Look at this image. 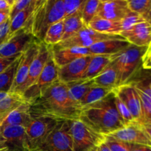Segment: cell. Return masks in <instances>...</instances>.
I'll return each instance as SVG.
<instances>
[{
  "mask_svg": "<svg viewBox=\"0 0 151 151\" xmlns=\"http://www.w3.org/2000/svg\"><path fill=\"white\" fill-rule=\"evenodd\" d=\"M40 2L41 0H32L30 4L26 8L19 12L10 20V30L7 39L20 29H27Z\"/></svg>",
  "mask_w": 151,
  "mask_h": 151,
  "instance_id": "obj_21",
  "label": "cell"
},
{
  "mask_svg": "<svg viewBox=\"0 0 151 151\" xmlns=\"http://www.w3.org/2000/svg\"><path fill=\"white\" fill-rule=\"evenodd\" d=\"M17 57L14 58H1L0 57V73L2 72L3 71L5 70L10 64L14 62V60H16Z\"/></svg>",
  "mask_w": 151,
  "mask_h": 151,
  "instance_id": "obj_41",
  "label": "cell"
},
{
  "mask_svg": "<svg viewBox=\"0 0 151 151\" xmlns=\"http://www.w3.org/2000/svg\"><path fill=\"white\" fill-rule=\"evenodd\" d=\"M98 151H111L110 150L107 145L103 142L100 145H98Z\"/></svg>",
  "mask_w": 151,
  "mask_h": 151,
  "instance_id": "obj_48",
  "label": "cell"
},
{
  "mask_svg": "<svg viewBox=\"0 0 151 151\" xmlns=\"http://www.w3.org/2000/svg\"><path fill=\"white\" fill-rule=\"evenodd\" d=\"M32 0H13L10 11V19L11 20L16 14L26 8Z\"/></svg>",
  "mask_w": 151,
  "mask_h": 151,
  "instance_id": "obj_39",
  "label": "cell"
},
{
  "mask_svg": "<svg viewBox=\"0 0 151 151\" xmlns=\"http://www.w3.org/2000/svg\"><path fill=\"white\" fill-rule=\"evenodd\" d=\"M81 109L69 98L66 84L58 81L29 103L32 118L45 116L58 121L79 119Z\"/></svg>",
  "mask_w": 151,
  "mask_h": 151,
  "instance_id": "obj_1",
  "label": "cell"
},
{
  "mask_svg": "<svg viewBox=\"0 0 151 151\" xmlns=\"http://www.w3.org/2000/svg\"><path fill=\"white\" fill-rule=\"evenodd\" d=\"M93 86L92 80H81L66 84L69 98L81 106V101Z\"/></svg>",
  "mask_w": 151,
  "mask_h": 151,
  "instance_id": "obj_28",
  "label": "cell"
},
{
  "mask_svg": "<svg viewBox=\"0 0 151 151\" xmlns=\"http://www.w3.org/2000/svg\"><path fill=\"white\" fill-rule=\"evenodd\" d=\"M32 119L29 113V103H25L10 112L4 118L0 128L7 125H19L27 128Z\"/></svg>",
  "mask_w": 151,
  "mask_h": 151,
  "instance_id": "obj_22",
  "label": "cell"
},
{
  "mask_svg": "<svg viewBox=\"0 0 151 151\" xmlns=\"http://www.w3.org/2000/svg\"><path fill=\"white\" fill-rule=\"evenodd\" d=\"M50 47L51 55L58 68L68 64L79 58L86 55H91L88 48L75 47H65V48Z\"/></svg>",
  "mask_w": 151,
  "mask_h": 151,
  "instance_id": "obj_19",
  "label": "cell"
},
{
  "mask_svg": "<svg viewBox=\"0 0 151 151\" xmlns=\"http://www.w3.org/2000/svg\"><path fill=\"white\" fill-rule=\"evenodd\" d=\"M142 17L145 22H148V23L151 25V7L149 9V10L147 12V13H145Z\"/></svg>",
  "mask_w": 151,
  "mask_h": 151,
  "instance_id": "obj_47",
  "label": "cell"
},
{
  "mask_svg": "<svg viewBox=\"0 0 151 151\" xmlns=\"http://www.w3.org/2000/svg\"><path fill=\"white\" fill-rule=\"evenodd\" d=\"M119 36H120L119 35H109V34L100 33V32L93 30L88 26H85L73 36L51 47L65 48V47H75L89 48L91 46L99 41L109 39V38H118Z\"/></svg>",
  "mask_w": 151,
  "mask_h": 151,
  "instance_id": "obj_9",
  "label": "cell"
},
{
  "mask_svg": "<svg viewBox=\"0 0 151 151\" xmlns=\"http://www.w3.org/2000/svg\"><path fill=\"white\" fill-rule=\"evenodd\" d=\"M50 47L46 45L44 43L41 42L40 44L38 54L31 63L26 80L24 82V83L16 90L15 92L22 95L24 91L27 89L29 86H31L36 81V80L38 79V77L42 72L44 66H45L46 63H47V60L50 57Z\"/></svg>",
  "mask_w": 151,
  "mask_h": 151,
  "instance_id": "obj_14",
  "label": "cell"
},
{
  "mask_svg": "<svg viewBox=\"0 0 151 151\" xmlns=\"http://www.w3.org/2000/svg\"><path fill=\"white\" fill-rule=\"evenodd\" d=\"M58 122L56 119L45 116L32 118L26 128L27 137L30 151H35L45 141Z\"/></svg>",
  "mask_w": 151,
  "mask_h": 151,
  "instance_id": "obj_8",
  "label": "cell"
},
{
  "mask_svg": "<svg viewBox=\"0 0 151 151\" xmlns=\"http://www.w3.org/2000/svg\"><path fill=\"white\" fill-rule=\"evenodd\" d=\"M85 26L82 20V11L65 18L63 19V34L61 41L73 36Z\"/></svg>",
  "mask_w": 151,
  "mask_h": 151,
  "instance_id": "obj_29",
  "label": "cell"
},
{
  "mask_svg": "<svg viewBox=\"0 0 151 151\" xmlns=\"http://www.w3.org/2000/svg\"><path fill=\"white\" fill-rule=\"evenodd\" d=\"M69 122L74 151H88L105 141V136L93 131L80 119Z\"/></svg>",
  "mask_w": 151,
  "mask_h": 151,
  "instance_id": "obj_5",
  "label": "cell"
},
{
  "mask_svg": "<svg viewBox=\"0 0 151 151\" xmlns=\"http://www.w3.org/2000/svg\"><path fill=\"white\" fill-rule=\"evenodd\" d=\"M114 55H93L83 80H91L99 75L117 56Z\"/></svg>",
  "mask_w": 151,
  "mask_h": 151,
  "instance_id": "obj_23",
  "label": "cell"
},
{
  "mask_svg": "<svg viewBox=\"0 0 151 151\" xmlns=\"http://www.w3.org/2000/svg\"><path fill=\"white\" fill-rule=\"evenodd\" d=\"M91 55L79 58L68 64L58 68V79L64 84L83 79Z\"/></svg>",
  "mask_w": 151,
  "mask_h": 151,
  "instance_id": "obj_13",
  "label": "cell"
},
{
  "mask_svg": "<svg viewBox=\"0 0 151 151\" xmlns=\"http://www.w3.org/2000/svg\"><path fill=\"white\" fill-rule=\"evenodd\" d=\"M25 103L27 102L23 96L18 93L0 92V115L7 116L10 112Z\"/></svg>",
  "mask_w": 151,
  "mask_h": 151,
  "instance_id": "obj_27",
  "label": "cell"
},
{
  "mask_svg": "<svg viewBox=\"0 0 151 151\" xmlns=\"http://www.w3.org/2000/svg\"><path fill=\"white\" fill-rule=\"evenodd\" d=\"M79 119L105 137L125 127L115 105L113 91L102 100L83 107Z\"/></svg>",
  "mask_w": 151,
  "mask_h": 151,
  "instance_id": "obj_2",
  "label": "cell"
},
{
  "mask_svg": "<svg viewBox=\"0 0 151 151\" xmlns=\"http://www.w3.org/2000/svg\"><path fill=\"white\" fill-rule=\"evenodd\" d=\"M64 18L63 0H41L26 30L43 42L48 28Z\"/></svg>",
  "mask_w": 151,
  "mask_h": 151,
  "instance_id": "obj_3",
  "label": "cell"
},
{
  "mask_svg": "<svg viewBox=\"0 0 151 151\" xmlns=\"http://www.w3.org/2000/svg\"><path fill=\"white\" fill-rule=\"evenodd\" d=\"M41 43V41L36 40L28 47V49L24 52L22 53V58L18 66L14 82H13L10 92H15L16 90L19 86H21L25 81L27 77L28 72H29L31 63L38 54Z\"/></svg>",
  "mask_w": 151,
  "mask_h": 151,
  "instance_id": "obj_17",
  "label": "cell"
},
{
  "mask_svg": "<svg viewBox=\"0 0 151 151\" xmlns=\"http://www.w3.org/2000/svg\"><path fill=\"white\" fill-rule=\"evenodd\" d=\"M6 117V116H4V115H0V127H1V123H2L3 120L4 119V118ZM1 142V141H0Z\"/></svg>",
  "mask_w": 151,
  "mask_h": 151,
  "instance_id": "obj_49",
  "label": "cell"
},
{
  "mask_svg": "<svg viewBox=\"0 0 151 151\" xmlns=\"http://www.w3.org/2000/svg\"><path fill=\"white\" fill-rule=\"evenodd\" d=\"M142 128L144 130L145 132L147 134V135L148 136V137L151 140V125L149 124H144V125H141Z\"/></svg>",
  "mask_w": 151,
  "mask_h": 151,
  "instance_id": "obj_46",
  "label": "cell"
},
{
  "mask_svg": "<svg viewBox=\"0 0 151 151\" xmlns=\"http://www.w3.org/2000/svg\"><path fill=\"white\" fill-rule=\"evenodd\" d=\"M119 35L130 44L148 48L151 44V25L147 22H141L121 32Z\"/></svg>",
  "mask_w": 151,
  "mask_h": 151,
  "instance_id": "obj_16",
  "label": "cell"
},
{
  "mask_svg": "<svg viewBox=\"0 0 151 151\" xmlns=\"http://www.w3.org/2000/svg\"><path fill=\"white\" fill-rule=\"evenodd\" d=\"M63 34V20L54 23L47 29L43 43L49 47H53L62 40Z\"/></svg>",
  "mask_w": 151,
  "mask_h": 151,
  "instance_id": "obj_31",
  "label": "cell"
},
{
  "mask_svg": "<svg viewBox=\"0 0 151 151\" xmlns=\"http://www.w3.org/2000/svg\"><path fill=\"white\" fill-rule=\"evenodd\" d=\"M140 97L143 114L142 125H151V84H142L132 83Z\"/></svg>",
  "mask_w": 151,
  "mask_h": 151,
  "instance_id": "obj_25",
  "label": "cell"
},
{
  "mask_svg": "<svg viewBox=\"0 0 151 151\" xmlns=\"http://www.w3.org/2000/svg\"><path fill=\"white\" fill-rule=\"evenodd\" d=\"M10 19V13L4 11H0V25Z\"/></svg>",
  "mask_w": 151,
  "mask_h": 151,
  "instance_id": "obj_45",
  "label": "cell"
},
{
  "mask_svg": "<svg viewBox=\"0 0 151 151\" xmlns=\"http://www.w3.org/2000/svg\"><path fill=\"white\" fill-rule=\"evenodd\" d=\"M100 1V0H86V1L82 10V20L86 26H88L93 19L97 16Z\"/></svg>",
  "mask_w": 151,
  "mask_h": 151,
  "instance_id": "obj_33",
  "label": "cell"
},
{
  "mask_svg": "<svg viewBox=\"0 0 151 151\" xmlns=\"http://www.w3.org/2000/svg\"><path fill=\"white\" fill-rule=\"evenodd\" d=\"M145 22V19H143L142 16L141 15H139L137 13H133V12L130 11L128 14L125 16V17L121 21V24H122V31L127 30V29H130L131 27L134 25L137 24L141 23V22Z\"/></svg>",
  "mask_w": 151,
  "mask_h": 151,
  "instance_id": "obj_38",
  "label": "cell"
},
{
  "mask_svg": "<svg viewBox=\"0 0 151 151\" xmlns=\"http://www.w3.org/2000/svg\"><path fill=\"white\" fill-rule=\"evenodd\" d=\"M0 141L7 151H30L26 128L19 125H7L0 128Z\"/></svg>",
  "mask_w": 151,
  "mask_h": 151,
  "instance_id": "obj_11",
  "label": "cell"
},
{
  "mask_svg": "<svg viewBox=\"0 0 151 151\" xmlns=\"http://www.w3.org/2000/svg\"><path fill=\"white\" fill-rule=\"evenodd\" d=\"M22 55H19L5 70L0 73V92H10L14 82L18 66L22 58Z\"/></svg>",
  "mask_w": 151,
  "mask_h": 151,
  "instance_id": "obj_30",
  "label": "cell"
},
{
  "mask_svg": "<svg viewBox=\"0 0 151 151\" xmlns=\"http://www.w3.org/2000/svg\"></svg>",
  "mask_w": 151,
  "mask_h": 151,
  "instance_id": "obj_53",
  "label": "cell"
},
{
  "mask_svg": "<svg viewBox=\"0 0 151 151\" xmlns=\"http://www.w3.org/2000/svg\"><path fill=\"white\" fill-rule=\"evenodd\" d=\"M142 67L144 69H151V47L147 48V52L143 58Z\"/></svg>",
  "mask_w": 151,
  "mask_h": 151,
  "instance_id": "obj_42",
  "label": "cell"
},
{
  "mask_svg": "<svg viewBox=\"0 0 151 151\" xmlns=\"http://www.w3.org/2000/svg\"><path fill=\"white\" fill-rule=\"evenodd\" d=\"M10 19L0 25V45L2 44L4 41H7V37H8L9 30H10Z\"/></svg>",
  "mask_w": 151,
  "mask_h": 151,
  "instance_id": "obj_40",
  "label": "cell"
},
{
  "mask_svg": "<svg viewBox=\"0 0 151 151\" xmlns=\"http://www.w3.org/2000/svg\"><path fill=\"white\" fill-rule=\"evenodd\" d=\"M113 90L110 89V88H103V87L97 86H93L86 94L83 99L82 100L81 103V108L85 107V106L91 105L92 103H96V102L99 101V100H102L104 97H106L108 94L112 92Z\"/></svg>",
  "mask_w": 151,
  "mask_h": 151,
  "instance_id": "obj_32",
  "label": "cell"
},
{
  "mask_svg": "<svg viewBox=\"0 0 151 151\" xmlns=\"http://www.w3.org/2000/svg\"><path fill=\"white\" fill-rule=\"evenodd\" d=\"M151 47V44H150V47ZM149 47H148V48H149Z\"/></svg>",
  "mask_w": 151,
  "mask_h": 151,
  "instance_id": "obj_52",
  "label": "cell"
},
{
  "mask_svg": "<svg viewBox=\"0 0 151 151\" xmlns=\"http://www.w3.org/2000/svg\"><path fill=\"white\" fill-rule=\"evenodd\" d=\"M58 81V67L50 52V57L40 76L31 86L24 91L22 96L27 103H31Z\"/></svg>",
  "mask_w": 151,
  "mask_h": 151,
  "instance_id": "obj_7",
  "label": "cell"
},
{
  "mask_svg": "<svg viewBox=\"0 0 151 151\" xmlns=\"http://www.w3.org/2000/svg\"><path fill=\"white\" fill-rule=\"evenodd\" d=\"M129 45V43L120 35L118 38H109V39L99 41L91 46L88 48V50L91 55H114L120 52Z\"/></svg>",
  "mask_w": 151,
  "mask_h": 151,
  "instance_id": "obj_20",
  "label": "cell"
},
{
  "mask_svg": "<svg viewBox=\"0 0 151 151\" xmlns=\"http://www.w3.org/2000/svg\"><path fill=\"white\" fill-rule=\"evenodd\" d=\"M130 11L144 16L151 7V0H127Z\"/></svg>",
  "mask_w": 151,
  "mask_h": 151,
  "instance_id": "obj_35",
  "label": "cell"
},
{
  "mask_svg": "<svg viewBox=\"0 0 151 151\" xmlns=\"http://www.w3.org/2000/svg\"><path fill=\"white\" fill-rule=\"evenodd\" d=\"M114 101L118 113H119L120 117L122 118V121H123L124 124H125V126H128V125H132V124L137 123L134 120V117L132 116L131 112L129 111L126 106L124 104L123 102L116 94H114Z\"/></svg>",
  "mask_w": 151,
  "mask_h": 151,
  "instance_id": "obj_34",
  "label": "cell"
},
{
  "mask_svg": "<svg viewBox=\"0 0 151 151\" xmlns=\"http://www.w3.org/2000/svg\"><path fill=\"white\" fill-rule=\"evenodd\" d=\"M94 86L114 90L119 86V75L113 61L108 65L97 76L93 78Z\"/></svg>",
  "mask_w": 151,
  "mask_h": 151,
  "instance_id": "obj_24",
  "label": "cell"
},
{
  "mask_svg": "<svg viewBox=\"0 0 151 151\" xmlns=\"http://www.w3.org/2000/svg\"><path fill=\"white\" fill-rule=\"evenodd\" d=\"M88 151H98V146L93 147V148L90 149V150H88Z\"/></svg>",
  "mask_w": 151,
  "mask_h": 151,
  "instance_id": "obj_51",
  "label": "cell"
},
{
  "mask_svg": "<svg viewBox=\"0 0 151 151\" xmlns=\"http://www.w3.org/2000/svg\"><path fill=\"white\" fill-rule=\"evenodd\" d=\"M113 92L126 106L136 122L142 125L143 114L141 100L132 83L119 86L113 90Z\"/></svg>",
  "mask_w": 151,
  "mask_h": 151,
  "instance_id": "obj_12",
  "label": "cell"
},
{
  "mask_svg": "<svg viewBox=\"0 0 151 151\" xmlns=\"http://www.w3.org/2000/svg\"><path fill=\"white\" fill-rule=\"evenodd\" d=\"M7 147H6L4 145H2L0 147V151H7Z\"/></svg>",
  "mask_w": 151,
  "mask_h": 151,
  "instance_id": "obj_50",
  "label": "cell"
},
{
  "mask_svg": "<svg viewBox=\"0 0 151 151\" xmlns=\"http://www.w3.org/2000/svg\"><path fill=\"white\" fill-rule=\"evenodd\" d=\"M13 0H0V11L10 13Z\"/></svg>",
  "mask_w": 151,
  "mask_h": 151,
  "instance_id": "obj_44",
  "label": "cell"
},
{
  "mask_svg": "<svg viewBox=\"0 0 151 151\" xmlns=\"http://www.w3.org/2000/svg\"><path fill=\"white\" fill-rule=\"evenodd\" d=\"M88 27L93 30L103 34L109 35H119L122 32V27L121 22L108 20L99 16H96L93 19L88 25Z\"/></svg>",
  "mask_w": 151,
  "mask_h": 151,
  "instance_id": "obj_26",
  "label": "cell"
},
{
  "mask_svg": "<svg viewBox=\"0 0 151 151\" xmlns=\"http://www.w3.org/2000/svg\"><path fill=\"white\" fill-rule=\"evenodd\" d=\"M86 1V0H63L65 18L82 11Z\"/></svg>",
  "mask_w": 151,
  "mask_h": 151,
  "instance_id": "obj_36",
  "label": "cell"
},
{
  "mask_svg": "<svg viewBox=\"0 0 151 151\" xmlns=\"http://www.w3.org/2000/svg\"><path fill=\"white\" fill-rule=\"evenodd\" d=\"M129 151H151V146L138 144H130Z\"/></svg>",
  "mask_w": 151,
  "mask_h": 151,
  "instance_id": "obj_43",
  "label": "cell"
},
{
  "mask_svg": "<svg viewBox=\"0 0 151 151\" xmlns=\"http://www.w3.org/2000/svg\"><path fill=\"white\" fill-rule=\"evenodd\" d=\"M35 41L36 39L32 34L26 29H20L0 45V57L14 58L19 56Z\"/></svg>",
  "mask_w": 151,
  "mask_h": 151,
  "instance_id": "obj_10",
  "label": "cell"
},
{
  "mask_svg": "<svg viewBox=\"0 0 151 151\" xmlns=\"http://www.w3.org/2000/svg\"><path fill=\"white\" fill-rule=\"evenodd\" d=\"M110 136L124 142L151 146V140L142 129L141 125L138 123L125 126L112 133Z\"/></svg>",
  "mask_w": 151,
  "mask_h": 151,
  "instance_id": "obj_18",
  "label": "cell"
},
{
  "mask_svg": "<svg viewBox=\"0 0 151 151\" xmlns=\"http://www.w3.org/2000/svg\"><path fill=\"white\" fill-rule=\"evenodd\" d=\"M147 50V47H139L130 44L118 53L113 63L119 75V86L129 83L140 66H142L143 58Z\"/></svg>",
  "mask_w": 151,
  "mask_h": 151,
  "instance_id": "obj_4",
  "label": "cell"
},
{
  "mask_svg": "<svg viewBox=\"0 0 151 151\" xmlns=\"http://www.w3.org/2000/svg\"><path fill=\"white\" fill-rule=\"evenodd\" d=\"M129 12L127 0H100L97 16L108 20L121 22Z\"/></svg>",
  "mask_w": 151,
  "mask_h": 151,
  "instance_id": "obj_15",
  "label": "cell"
},
{
  "mask_svg": "<svg viewBox=\"0 0 151 151\" xmlns=\"http://www.w3.org/2000/svg\"><path fill=\"white\" fill-rule=\"evenodd\" d=\"M35 151H74L69 121H60Z\"/></svg>",
  "mask_w": 151,
  "mask_h": 151,
  "instance_id": "obj_6",
  "label": "cell"
},
{
  "mask_svg": "<svg viewBox=\"0 0 151 151\" xmlns=\"http://www.w3.org/2000/svg\"><path fill=\"white\" fill-rule=\"evenodd\" d=\"M104 142L111 151H129L130 143L124 142L111 136H106Z\"/></svg>",
  "mask_w": 151,
  "mask_h": 151,
  "instance_id": "obj_37",
  "label": "cell"
}]
</instances>
